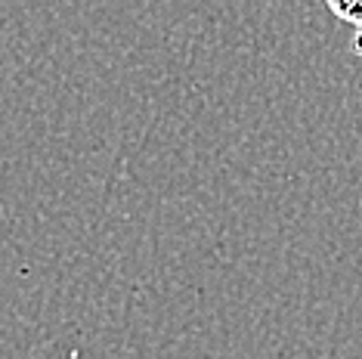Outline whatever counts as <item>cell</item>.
<instances>
[{
	"instance_id": "6da1fadb",
	"label": "cell",
	"mask_w": 362,
	"mask_h": 359,
	"mask_svg": "<svg viewBox=\"0 0 362 359\" xmlns=\"http://www.w3.org/2000/svg\"><path fill=\"white\" fill-rule=\"evenodd\" d=\"M328 10L353 25V50L362 56V0H328Z\"/></svg>"
}]
</instances>
